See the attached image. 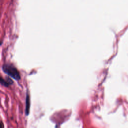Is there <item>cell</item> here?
<instances>
[{"label":"cell","instance_id":"3957f363","mask_svg":"<svg viewBox=\"0 0 128 128\" xmlns=\"http://www.w3.org/2000/svg\"><path fill=\"white\" fill-rule=\"evenodd\" d=\"M26 114L28 115L29 113V110H30V98L28 95L27 96L26 98Z\"/></svg>","mask_w":128,"mask_h":128},{"label":"cell","instance_id":"277c9868","mask_svg":"<svg viewBox=\"0 0 128 128\" xmlns=\"http://www.w3.org/2000/svg\"><path fill=\"white\" fill-rule=\"evenodd\" d=\"M1 128H3V123L2 122H1Z\"/></svg>","mask_w":128,"mask_h":128},{"label":"cell","instance_id":"7a4b0ae2","mask_svg":"<svg viewBox=\"0 0 128 128\" xmlns=\"http://www.w3.org/2000/svg\"><path fill=\"white\" fill-rule=\"evenodd\" d=\"M1 84L5 86H8L9 85H11L13 83V81L9 78H6V80H3L2 79Z\"/></svg>","mask_w":128,"mask_h":128},{"label":"cell","instance_id":"6da1fadb","mask_svg":"<svg viewBox=\"0 0 128 128\" xmlns=\"http://www.w3.org/2000/svg\"><path fill=\"white\" fill-rule=\"evenodd\" d=\"M2 69L4 72L8 76L12 77L15 80H19L20 79V75L17 69L12 64H5L2 66Z\"/></svg>","mask_w":128,"mask_h":128}]
</instances>
